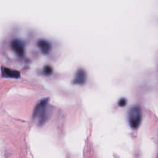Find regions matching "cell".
Segmentation results:
<instances>
[{
	"label": "cell",
	"instance_id": "3",
	"mask_svg": "<svg viewBox=\"0 0 158 158\" xmlns=\"http://www.w3.org/2000/svg\"><path fill=\"white\" fill-rule=\"evenodd\" d=\"M87 80V73L83 68L77 69L75 73L74 78L72 80V83L78 85H83L86 83Z\"/></svg>",
	"mask_w": 158,
	"mask_h": 158
},
{
	"label": "cell",
	"instance_id": "2",
	"mask_svg": "<svg viewBox=\"0 0 158 158\" xmlns=\"http://www.w3.org/2000/svg\"><path fill=\"white\" fill-rule=\"evenodd\" d=\"M142 118L141 109L138 106H132L128 112V120L130 126L133 128H138L141 123Z\"/></svg>",
	"mask_w": 158,
	"mask_h": 158
},
{
	"label": "cell",
	"instance_id": "5",
	"mask_svg": "<svg viewBox=\"0 0 158 158\" xmlns=\"http://www.w3.org/2000/svg\"><path fill=\"white\" fill-rule=\"evenodd\" d=\"M2 76L6 78H17L20 76V73L19 71L12 70L6 67H2Z\"/></svg>",
	"mask_w": 158,
	"mask_h": 158
},
{
	"label": "cell",
	"instance_id": "6",
	"mask_svg": "<svg viewBox=\"0 0 158 158\" xmlns=\"http://www.w3.org/2000/svg\"><path fill=\"white\" fill-rule=\"evenodd\" d=\"M38 46L41 51L44 54H48L51 49V43L44 39L40 40L38 42Z\"/></svg>",
	"mask_w": 158,
	"mask_h": 158
},
{
	"label": "cell",
	"instance_id": "4",
	"mask_svg": "<svg viewBox=\"0 0 158 158\" xmlns=\"http://www.w3.org/2000/svg\"><path fill=\"white\" fill-rule=\"evenodd\" d=\"M11 47L13 51L19 56H23L25 52V44L24 43L19 40L15 39L11 43Z\"/></svg>",
	"mask_w": 158,
	"mask_h": 158
},
{
	"label": "cell",
	"instance_id": "7",
	"mask_svg": "<svg viewBox=\"0 0 158 158\" xmlns=\"http://www.w3.org/2000/svg\"><path fill=\"white\" fill-rule=\"evenodd\" d=\"M43 72L46 75H50L52 73V69L49 65H45L43 68Z\"/></svg>",
	"mask_w": 158,
	"mask_h": 158
},
{
	"label": "cell",
	"instance_id": "8",
	"mask_svg": "<svg viewBox=\"0 0 158 158\" xmlns=\"http://www.w3.org/2000/svg\"><path fill=\"white\" fill-rule=\"evenodd\" d=\"M126 104H127V100H126V99L125 98H121L119 101H118V106H120V107H123V106H125V105H126Z\"/></svg>",
	"mask_w": 158,
	"mask_h": 158
},
{
	"label": "cell",
	"instance_id": "1",
	"mask_svg": "<svg viewBox=\"0 0 158 158\" xmlns=\"http://www.w3.org/2000/svg\"><path fill=\"white\" fill-rule=\"evenodd\" d=\"M49 98L41 99L36 105L33 112V118L40 126L44 124L48 118Z\"/></svg>",
	"mask_w": 158,
	"mask_h": 158
}]
</instances>
